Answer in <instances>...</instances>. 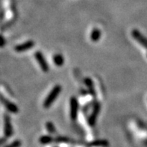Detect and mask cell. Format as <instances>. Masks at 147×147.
<instances>
[{
    "label": "cell",
    "instance_id": "obj_12",
    "mask_svg": "<svg viewBox=\"0 0 147 147\" xmlns=\"http://www.w3.org/2000/svg\"><path fill=\"white\" fill-rule=\"evenodd\" d=\"M84 83H85L86 86L88 88V90L92 95H94L95 94V91H94V88H93V82L90 78H87L84 79Z\"/></svg>",
    "mask_w": 147,
    "mask_h": 147
},
{
    "label": "cell",
    "instance_id": "obj_1",
    "mask_svg": "<svg viewBox=\"0 0 147 147\" xmlns=\"http://www.w3.org/2000/svg\"><path fill=\"white\" fill-rule=\"evenodd\" d=\"M61 91V87L60 85L55 86L54 88H52V90L49 92V95L45 99L44 102H43V108H49L52 105L55 99L58 98L59 96L60 93Z\"/></svg>",
    "mask_w": 147,
    "mask_h": 147
},
{
    "label": "cell",
    "instance_id": "obj_6",
    "mask_svg": "<svg viewBox=\"0 0 147 147\" xmlns=\"http://www.w3.org/2000/svg\"><path fill=\"white\" fill-rule=\"evenodd\" d=\"M131 36L134 39L136 40L137 42L142 45L144 48L147 49V38H146L138 30L134 29L131 32Z\"/></svg>",
    "mask_w": 147,
    "mask_h": 147
},
{
    "label": "cell",
    "instance_id": "obj_8",
    "mask_svg": "<svg viewBox=\"0 0 147 147\" xmlns=\"http://www.w3.org/2000/svg\"><path fill=\"white\" fill-rule=\"evenodd\" d=\"M34 46V42L32 40H28L25 42V43L16 46L14 49L17 52H22L26 50H28L30 49H32Z\"/></svg>",
    "mask_w": 147,
    "mask_h": 147
},
{
    "label": "cell",
    "instance_id": "obj_3",
    "mask_svg": "<svg viewBox=\"0 0 147 147\" xmlns=\"http://www.w3.org/2000/svg\"><path fill=\"white\" fill-rule=\"evenodd\" d=\"M0 101L5 105V107L6 109L8 111H10L11 113H13V114L18 113L19 109L17 105L13 104V102H11V101H9L8 99H6L5 97L3 95H2V94H0Z\"/></svg>",
    "mask_w": 147,
    "mask_h": 147
},
{
    "label": "cell",
    "instance_id": "obj_13",
    "mask_svg": "<svg viewBox=\"0 0 147 147\" xmlns=\"http://www.w3.org/2000/svg\"><path fill=\"white\" fill-rule=\"evenodd\" d=\"M108 141L106 140H95V141L92 142L90 144V146H102L105 147L108 146Z\"/></svg>",
    "mask_w": 147,
    "mask_h": 147
},
{
    "label": "cell",
    "instance_id": "obj_7",
    "mask_svg": "<svg viewBox=\"0 0 147 147\" xmlns=\"http://www.w3.org/2000/svg\"><path fill=\"white\" fill-rule=\"evenodd\" d=\"M78 103L77 99L75 97H72L70 99V118L72 120H76L78 115Z\"/></svg>",
    "mask_w": 147,
    "mask_h": 147
},
{
    "label": "cell",
    "instance_id": "obj_14",
    "mask_svg": "<svg viewBox=\"0 0 147 147\" xmlns=\"http://www.w3.org/2000/svg\"><path fill=\"white\" fill-rule=\"evenodd\" d=\"M46 127H47V131L50 134H54L55 132V125H53V123H51V122H47V124H46Z\"/></svg>",
    "mask_w": 147,
    "mask_h": 147
},
{
    "label": "cell",
    "instance_id": "obj_4",
    "mask_svg": "<svg viewBox=\"0 0 147 147\" xmlns=\"http://www.w3.org/2000/svg\"><path fill=\"white\" fill-rule=\"evenodd\" d=\"M35 56V59L37 61V62L39 64L40 67L41 68V69L44 72V73H47L49 71V66L48 63H47V61L43 57V54L41 53V52L40 51H37L36 52V53L34 54Z\"/></svg>",
    "mask_w": 147,
    "mask_h": 147
},
{
    "label": "cell",
    "instance_id": "obj_9",
    "mask_svg": "<svg viewBox=\"0 0 147 147\" xmlns=\"http://www.w3.org/2000/svg\"><path fill=\"white\" fill-rule=\"evenodd\" d=\"M101 31L99 28H95L94 29L92 30L91 33H90V40L93 42H98L101 37Z\"/></svg>",
    "mask_w": 147,
    "mask_h": 147
},
{
    "label": "cell",
    "instance_id": "obj_10",
    "mask_svg": "<svg viewBox=\"0 0 147 147\" xmlns=\"http://www.w3.org/2000/svg\"><path fill=\"white\" fill-rule=\"evenodd\" d=\"M53 61H54V63L55 64V66H57V67H61V66L63 65V63H64L63 56L61 55V54L55 55L54 57H53Z\"/></svg>",
    "mask_w": 147,
    "mask_h": 147
},
{
    "label": "cell",
    "instance_id": "obj_16",
    "mask_svg": "<svg viewBox=\"0 0 147 147\" xmlns=\"http://www.w3.org/2000/svg\"><path fill=\"white\" fill-rule=\"evenodd\" d=\"M21 145H22V142L20 140H16L5 147H20Z\"/></svg>",
    "mask_w": 147,
    "mask_h": 147
},
{
    "label": "cell",
    "instance_id": "obj_2",
    "mask_svg": "<svg viewBox=\"0 0 147 147\" xmlns=\"http://www.w3.org/2000/svg\"><path fill=\"white\" fill-rule=\"evenodd\" d=\"M4 132L6 138H10L13 134V128L11 125V117L7 114H4Z\"/></svg>",
    "mask_w": 147,
    "mask_h": 147
},
{
    "label": "cell",
    "instance_id": "obj_15",
    "mask_svg": "<svg viewBox=\"0 0 147 147\" xmlns=\"http://www.w3.org/2000/svg\"><path fill=\"white\" fill-rule=\"evenodd\" d=\"M55 141L56 143H67V144H69L70 143V140H69V138H65V137H58V138L55 139Z\"/></svg>",
    "mask_w": 147,
    "mask_h": 147
},
{
    "label": "cell",
    "instance_id": "obj_17",
    "mask_svg": "<svg viewBox=\"0 0 147 147\" xmlns=\"http://www.w3.org/2000/svg\"><path fill=\"white\" fill-rule=\"evenodd\" d=\"M5 45V40L2 36L0 35V47H4V46Z\"/></svg>",
    "mask_w": 147,
    "mask_h": 147
},
{
    "label": "cell",
    "instance_id": "obj_5",
    "mask_svg": "<svg viewBox=\"0 0 147 147\" xmlns=\"http://www.w3.org/2000/svg\"><path fill=\"white\" fill-rule=\"evenodd\" d=\"M99 111H100V104L97 102L94 105L93 108V112H92V114H90V116L88 118V123H89L90 125H91V126L95 125L97 117L99 115Z\"/></svg>",
    "mask_w": 147,
    "mask_h": 147
},
{
    "label": "cell",
    "instance_id": "obj_11",
    "mask_svg": "<svg viewBox=\"0 0 147 147\" xmlns=\"http://www.w3.org/2000/svg\"><path fill=\"white\" fill-rule=\"evenodd\" d=\"M39 141L41 144L47 145V144L52 143V142L54 141V139L51 136H49V135H43V136L40 138Z\"/></svg>",
    "mask_w": 147,
    "mask_h": 147
}]
</instances>
